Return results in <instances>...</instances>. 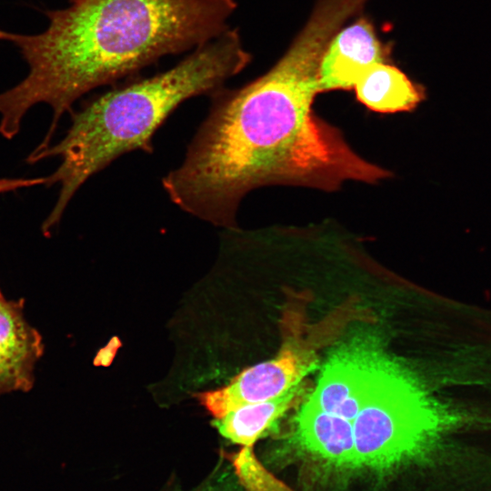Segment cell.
Instances as JSON below:
<instances>
[{
    "mask_svg": "<svg viewBox=\"0 0 491 491\" xmlns=\"http://www.w3.org/2000/svg\"><path fill=\"white\" fill-rule=\"evenodd\" d=\"M250 59L238 30L229 28L172 68L113 89L74 114L58 143L27 158L29 163L60 158L55 171L46 176V184H58L60 190L43 233H51L59 224L70 200L92 175L126 153H152L155 133L179 105L221 89Z\"/></svg>",
    "mask_w": 491,
    "mask_h": 491,
    "instance_id": "cell-3",
    "label": "cell"
},
{
    "mask_svg": "<svg viewBox=\"0 0 491 491\" xmlns=\"http://www.w3.org/2000/svg\"><path fill=\"white\" fill-rule=\"evenodd\" d=\"M440 423L420 386L389 361L353 420L357 466L384 469L416 456Z\"/></svg>",
    "mask_w": 491,
    "mask_h": 491,
    "instance_id": "cell-4",
    "label": "cell"
},
{
    "mask_svg": "<svg viewBox=\"0 0 491 491\" xmlns=\"http://www.w3.org/2000/svg\"><path fill=\"white\" fill-rule=\"evenodd\" d=\"M235 8V0H80L46 12L43 33L12 34L29 72L0 93V134L13 138L26 112L47 104L53 119L35 149L44 150L81 95L210 42L229 29Z\"/></svg>",
    "mask_w": 491,
    "mask_h": 491,
    "instance_id": "cell-2",
    "label": "cell"
},
{
    "mask_svg": "<svg viewBox=\"0 0 491 491\" xmlns=\"http://www.w3.org/2000/svg\"><path fill=\"white\" fill-rule=\"evenodd\" d=\"M43 349L41 336L25 320L21 304L0 290V396L32 387Z\"/></svg>",
    "mask_w": 491,
    "mask_h": 491,
    "instance_id": "cell-8",
    "label": "cell"
},
{
    "mask_svg": "<svg viewBox=\"0 0 491 491\" xmlns=\"http://www.w3.org/2000/svg\"><path fill=\"white\" fill-rule=\"evenodd\" d=\"M388 362L368 346L356 345L340 349L325 365L307 401L353 422Z\"/></svg>",
    "mask_w": 491,
    "mask_h": 491,
    "instance_id": "cell-6",
    "label": "cell"
},
{
    "mask_svg": "<svg viewBox=\"0 0 491 491\" xmlns=\"http://www.w3.org/2000/svg\"><path fill=\"white\" fill-rule=\"evenodd\" d=\"M353 89L361 104L378 113L410 111L425 98L422 86L386 62L369 66Z\"/></svg>",
    "mask_w": 491,
    "mask_h": 491,
    "instance_id": "cell-10",
    "label": "cell"
},
{
    "mask_svg": "<svg viewBox=\"0 0 491 491\" xmlns=\"http://www.w3.org/2000/svg\"><path fill=\"white\" fill-rule=\"evenodd\" d=\"M387 53L373 25L365 17L339 29L328 42L320 60V92L353 89L369 66L386 61Z\"/></svg>",
    "mask_w": 491,
    "mask_h": 491,
    "instance_id": "cell-7",
    "label": "cell"
},
{
    "mask_svg": "<svg viewBox=\"0 0 491 491\" xmlns=\"http://www.w3.org/2000/svg\"><path fill=\"white\" fill-rule=\"evenodd\" d=\"M41 184L39 177L0 178V195Z\"/></svg>",
    "mask_w": 491,
    "mask_h": 491,
    "instance_id": "cell-12",
    "label": "cell"
},
{
    "mask_svg": "<svg viewBox=\"0 0 491 491\" xmlns=\"http://www.w3.org/2000/svg\"><path fill=\"white\" fill-rule=\"evenodd\" d=\"M70 1H72L73 3H75V2H77V1H80V0H70Z\"/></svg>",
    "mask_w": 491,
    "mask_h": 491,
    "instance_id": "cell-14",
    "label": "cell"
},
{
    "mask_svg": "<svg viewBox=\"0 0 491 491\" xmlns=\"http://www.w3.org/2000/svg\"><path fill=\"white\" fill-rule=\"evenodd\" d=\"M302 395L303 390L295 386L272 400L232 410L215 419L214 425L231 442L252 447L279 417L299 403Z\"/></svg>",
    "mask_w": 491,
    "mask_h": 491,
    "instance_id": "cell-11",
    "label": "cell"
},
{
    "mask_svg": "<svg viewBox=\"0 0 491 491\" xmlns=\"http://www.w3.org/2000/svg\"><path fill=\"white\" fill-rule=\"evenodd\" d=\"M296 416V437L306 450L340 468L357 466L353 422L306 401Z\"/></svg>",
    "mask_w": 491,
    "mask_h": 491,
    "instance_id": "cell-9",
    "label": "cell"
},
{
    "mask_svg": "<svg viewBox=\"0 0 491 491\" xmlns=\"http://www.w3.org/2000/svg\"><path fill=\"white\" fill-rule=\"evenodd\" d=\"M12 34L0 30V40H11Z\"/></svg>",
    "mask_w": 491,
    "mask_h": 491,
    "instance_id": "cell-13",
    "label": "cell"
},
{
    "mask_svg": "<svg viewBox=\"0 0 491 491\" xmlns=\"http://www.w3.org/2000/svg\"><path fill=\"white\" fill-rule=\"evenodd\" d=\"M316 365V356L311 352L296 346H285L275 358L244 370L227 386L200 393L197 398L217 419L241 406L286 394Z\"/></svg>",
    "mask_w": 491,
    "mask_h": 491,
    "instance_id": "cell-5",
    "label": "cell"
},
{
    "mask_svg": "<svg viewBox=\"0 0 491 491\" xmlns=\"http://www.w3.org/2000/svg\"><path fill=\"white\" fill-rule=\"evenodd\" d=\"M359 0H317L306 25L266 73L212 95L209 113L182 163L162 185L184 212L215 226H237L253 189L295 185L326 191L347 181L374 184L391 174L360 156L314 110L322 55Z\"/></svg>",
    "mask_w": 491,
    "mask_h": 491,
    "instance_id": "cell-1",
    "label": "cell"
}]
</instances>
